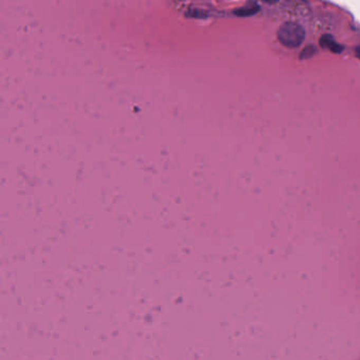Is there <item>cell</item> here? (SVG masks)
<instances>
[{"label":"cell","instance_id":"6da1fadb","mask_svg":"<svg viewBox=\"0 0 360 360\" xmlns=\"http://www.w3.org/2000/svg\"><path fill=\"white\" fill-rule=\"evenodd\" d=\"M278 39L286 48H298L305 39V30L301 24L288 21L279 28Z\"/></svg>","mask_w":360,"mask_h":360},{"label":"cell","instance_id":"7a4b0ae2","mask_svg":"<svg viewBox=\"0 0 360 360\" xmlns=\"http://www.w3.org/2000/svg\"><path fill=\"white\" fill-rule=\"evenodd\" d=\"M259 10H260L259 5H257L256 3H249L246 6H244L243 8H240L238 10H236L235 14L240 17H247V16L255 15L257 12H259Z\"/></svg>","mask_w":360,"mask_h":360},{"label":"cell","instance_id":"3957f363","mask_svg":"<svg viewBox=\"0 0 360 360\" xmlns=\"http://www.w3.org/2000/svg\"><path fill=\"white\" fill-rule=\"evenodd\" d=\"M320 45H321L322 48L329 49L334 53H340L342 50V47L340 45H338L335 42V39L333 38L331 35H323L321 37V39H320Z\"/></svg>","mask_w":360,"mask_h":360},{"label":"cell","instance_id":"277c9868","mask_svg":"<svg viewBox=\"0 0 360 360\" xmlns=\"http://www.w3.org/2000/svg\"><path fill=\"white\" fill-rule=\"evenodd\" d=\"M316 53V48L314 46H310L308 48H305L303 51H302V54H301V58H309L311 57L312 55H314Z\"/></svg>","mask_w":360,"mask_h":360},{"label":"cell","instance_id":"5b68a950","mask_svg":"<svg viewBox=\"0 0 360 360\" xmlns=\"http://www.w3.org/2000/svg\"><path fill=\"white\" fill-rule=\"evenodd\" d=\"M262 2H263V3H266V4L273 5V4H277V3L279 2V0H262Z\"/></svg>","mask_w":360,"mask_h":360},{"label":"cell","instance_id":"8992f818","mask_svg":"<svg viewBox=\"0 0 360 360\" xmlns=\"http://www.w3.org/2000/svg\"><path fill=\"white\" fill-rule=\"evenodd\" d=\"M356 55L360 58V47H358V48L356 49Z\"/></svg>","mask_w":360,"mask_h":360}]
</instances>
